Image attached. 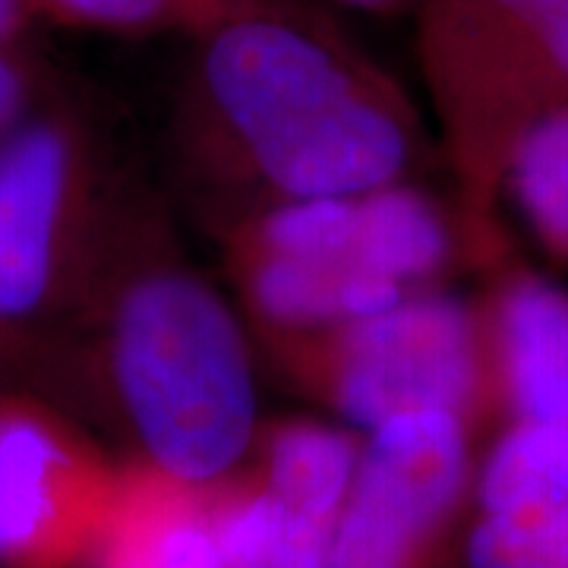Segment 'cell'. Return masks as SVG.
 <instances>
[{
  "label": "cell",
  "instance_id": "1",
  "mask_svg": "<svg viewBox=\"0 0 568 568\" xmlns=\"http://www.w3.org/2000/svg\"><path fill=\"white\" fill-rule=\"evenodd\" d=\"M190 108L278 200L405 181L414 121L395 85L297 0L196 39Z\"/></svg>",
  "mask_w": 568,
  "mask_h": 568
},
{
  "label": "cell",
  "instance_id": "2",
  "mask_svg": "<svg viewBox=\"0 0 568 568\" xmlns=\"http://www.w3.org/2000/svg\"><path fill=\"white\" fill-rule=\"evenodd\" d=\"M114 398L152 470L212 487L260 436V388L237 313L181 265L133 275L104 335Z\"/></svg>",
  "mask_w": 568,
  "mask_h": 568
},
{
  "label": "cell",
  "instance_id": "3",
  "mask_svg": "<svg viewBox=\"0 0 568 568\" xmlns=\"http://www.w3.org/2000/svg\"><path fill=\"white\" fill-rule=\"evenodd\" d=\"M410 10L467 222L489 241L515 145L568 104V0H414Z\"/></svg>",
  "mask_w": 568,
  "mask_h": 568
},
{
  "label": "cell",
  "instance_id": "4",
  "mask_svg": "<svg viewBox=\"0 0 568 568\" xmlns=\"http://www.w3.org/2000/svg\"><path fill=\"white\" fill-rule=\"evenodd\" d=\"M294 342L316 392L361 433L410 410H455L477 420L489 407L480 310L439 287Z\"/></svg>",
  "mask_w": 568,
  "mask_h": 568
},
{
  "label": "cell",
  "instance_id": "5",
  "mask_svg": "<svg viewBox=\"0 0 568 568\" xmlns=\"http://www.w3.org/2000/svg\"><path fill=\"white\" fill-rule=\"evenodd\" d=\"M470 429L455 410H410L366 429L328 568H410L470 493Z\"/></svg>",
  "mask_w": 568,
  "mask_h": 568
},
{
  "label": "cell",
  "instance_id": "6",
  "mask_svg": "<svg viewBox=\"0 0 568 568\" xmlns=\"http://www.w3.org/2000/svg\"><path fill=\"white\" fill-rule=\"evenodd\" d=\"M82 193L77 126L29 108L0 136V332L41 323L63 301Z\"/></svg>",
  "mask_w": 568,
  "mask_h": 568
},
{
  "label": "cell",
  "instance_id": "7",
  "mask_svg": "<svg viewBox=\"0 0 568 568\" xmlns=\"http://www.w3.org/2000/svg\"><path fill=\"white\" fill-rule=\"evenodd\" d=\"M470 496L467 568H568V426L506 420Z\"/></svg>",
  "mask_w": 568,
  "mask_h": 568
},
{
  "label": "cell",
  "instance_id": "8",
  "mask_svg": "<svg viewBox=\"0 0 568 568\" xmlns=\"http://www.w3.org/2000/svg\"><path fill=\"white\" fill-rule=\"evenodd\" d=\"M102 511L61 420L39 405L0 398V568H54L89 547Z\"/></svg>",
  "mask_w": 568,
  "mask_h": 568
},
{
  "label": "cell",
  "instance_id": "9",
  "mask_svg": "<svg viewBox=\"0 0 568 568\" xmlns=\"http://www.w3.org/2000/svg\"><path fill=\"white\" fill-rule=\"evenodd\" d=\"M489 407L506 420L568 426V291L508 272L480 310Z\"/></svg>",
  "mask_w": 568,
  "mask_h": 568
},
{
  "label": "cell",
  "instance_id": "10",
  "mask_svg": "<svg viewBox=\"0 0 568 568\" xmlns=\"http://www.w3.org/2000/svg\"><path fill=\"white\" fill-rule=\"evenodd\" d=\"M155 470L152 480L114 493L89 540V568H227L215 506Z\"/></svg>",
  "mask_w": 568,
  "mask_h": 568
},
{
  "label": "cell",
  "instance_id": "11",
  "mask_svg": "<svg viewBox=\"0 0 568 568\" xmlns=\"http://www.w3.org/2000/svg\"><path fill=\"white\" fill-rule=\"evenodd\" d=\"M455 237L443 209L398 181L357 196V260L402 291L436 287L452 263Z\"/></svg>",
  "mask_w": 568,
  "mask_h": 568
},
{
  "label": "cell",
  "instance_id": "12",
  "mask_svg": "<svg viewBox=\"0 0 568 568\" xmlns=\"http://www.w3.org/2000/svg\"><path fill=\"white\" fill-rule=\"evenodd\" d=\"M361 443L338 426L291 420L268 429L263 443V487L284 506L335 528Z\"/></svg>",
  "mask_w": 568,
  "mask_h": 568
},
{
  "label": "cell",
  "instance_id": "13",
  "mask_svg": "<svg viewBox=\"0 0 568 568\" xmlns=\"http://www.w3.org/2000/svg\"><path fill=\"white\" fill-rule=\"evenodd\" d=\"M227 568H328L332 525L287 508L260 484L215 508Z\"/></svg>",
  "mask_w": 568,
  "mask_h": 568
},
{
  "label": "cell",
  "instance_id": "14",
  "mask_svg": "<svg viewBox=\"0 0 568 568\" xmlns=\"http://www.w3.org/2000/svg\"><path fill=\"white\" fill-rule=\"evenodd\" d=\"M503 196L518 209L534 241L568 263V104L534 123L515 145Z\"/></svg>",
  "mask_w": 568,
  "mask_h": 568
},
{
  "label": "cell",
  "instance_id": "15",
  "mask_svg": "<svg viewBox=\"0 0 568 568\" xmlns=\"http://www.w3.org/2000/svg\"><path fill=\"white\" fill-rule=\"evenodd\" d=\"M284 0H36L39 17L102 32H186L200 39L224 22Z\"/></svg>",
  "mask_w": 568,
  "mask_h": 568
},
{
  "label": "cell",
  "instance_id": "16",
  "mask_svg": "<svg viewBox=\"0 0 568 568\" xmlns=\"http://www.w3.org/2000/svg\"><path fill=\"white\" fill-rule=\"evenodd\" d=\"M32 108V77L17 48L0 51V133L10 130Z\"/></svg>",
  "mask_w": 568,
  "mask_h": 568
},
{
  "label": "cell",
  "instance_id": "17",
  "mask_svg": "<svg viewBox=\"0 0 568 568\" xmlns=\"http://www.w3.org/2000/svg\"><path fill=\"white\" fill-rule=\"evenodd\" d=\"M39 17L36 0H0V51L17 48L26 26Z\"/></svg>",
  "mask_w": 568,
  "mask_h": 568
},
{
  "label": "cell",
  "instance_id": "18",
  "mask_svg": "<svg viewBox=\"0 0 568 568\" xmlns=\"http://www.w3.org/2000/svg\"><path fill=\"white\" fill-rule=\"evenodd\" d=\"M338 3L364 10V13H402V10H410L414 0H338Z\"/></svg>",
  "mask_w": 568,
  "mask_h": 568
}]
</instances>
